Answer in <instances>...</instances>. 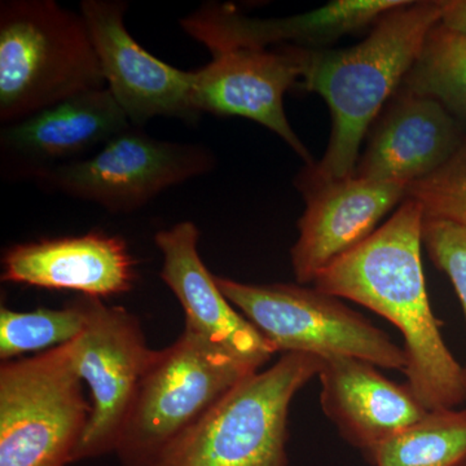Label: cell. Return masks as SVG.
<instances>
[{"instance_id": "obj_1", "label": "cell", "mask_w": 466, "mask_h": 466, "mask_svg": "<svg viewBox=\"0 0 466 466\" xmlns=\"http://www.w3.org/2000/svg\"><path fill=\"white\" fill-rule=\"evenodd\" d=\"M424 208L406 198L367 240L321 269L314 287L372 309L401 333L407 385L426 410L466 406V370L435 318L422 268Z\"/></svg>"}, {"instance_id": "obj_2", "label": "cell", "mask_w": 466, "mask_h": 466, "mask_svg": "<svg viewBox=\"0 0 466 466\" xmlns=\"http://www.w3.org/2000/svg\"><path fill=\"white\" fill-rule=\"evenodd\" d=\"M441 11L443 0H404L386 12L358 45L303 48L299 86L323 97L332 116V131L323 157L305 167L296 186L355 174L361 143L415 66L426 36L440 24Z\"/></svg>"}, {"instance_id": "obj_3", "label": "cell", "mask_w": 466, "mask_h": 466, "mask_svg": "<svg viewBox=\"0 0 466 466\" xmlns=\"http://www.w3.org/2000/svg\"><path fill=\"white\" fill-rule=\"evenodd\" d=\"M106 87L82 14L54 0L2 2V124L23 121L76 95Z\"/></svg>"}, {"instance_id": "obj_4", "label": "cell", "mask_w": 466, "mask_h": 466, "mask_svg": "<svg viewBox=\"0 0 466 466\" xmlns=\"http://www.w3.org/2000/svg\"><path fill=\"white\" fill-rule=\"evenodd\" d=\"M320 367L314 355H281L227 392L150 466H288L291 400Z\"/></svg>"}, {"instance_id": "obj_5", "label": "cell", "mask_w": 466, "mask_h": 466, "mask_svg": "<svg viewBox=\"0 0 466 466\" xmlns=\"http://www.w3.org/2000/svg\"><path fill=\"white\" fill-rule=\"evenodd\" d=\"M258 370L184 328L173 345L156 350L144 372L116 447L121 465L150 466L227 392Z\"/></svg>"}, {"instance_id": "obj_6", "label": "cell", "mask_w": 466, "mask_h": 466, "mask_svg": "<svg viewBox=\"0 0 466 466\" xmlns=\"http://www.w3.org/2000/svg\"><path fill=\"white\" fill-rule=\"evenodd\" d=\"M216 281L276 352L358 358L406 372L404 349L337 297L303 284H248L217 275Z\"/></svg>"}, {"instance_id": "obj_7", "label": "cell", "mask_w": 466, "mask_h": 466, "mask_svg": "<svg viewBox=\"0 0 466 466\" xmlns=\"http://www.w3.org/2000/svg\"><path fill=\"white\" fill-rule=\"evenodd\" d=\"M72 341L0 367V466H67L91 415Z\"/></svg>"}, {"instance_id": "obj_8", "label": "cell", "mask_w": 466, "mask_h": 466, "mask_svg": "<svg viewBox=\"0 0 466 466\" xmlns=\"http://www.w3.org/2000/svg\"><path fill=\"white\" fill-rule=\"evenodd\" d=\"M213 167V153L204 147L156 139L131 126L90 157L52 168L34 182L112 214H131Z\"/></svg>"}, {"instance_id": "obj_9", "label": "cell", "mask_w": 466, "mask_h": 466, "mask_svg": "<svg viewBox=\"0 0 466 466\" xmlns=\"http://www.w3.org/2000/svg\"><path fill=\"white\" fill-rule=\"evenodd\" d=\"M84 330L72 341L76 372L91 391V415L73 462L115 453L144 372L156 350L139 319L118 306L82 296Z\"/></svg>"}, {"instance_id": "obj_10", "label": "cell", "mask_w": 466, "mask_h": 466, "mask_svg": "<svg viewBox=\"0 0 466 466\" xmlns=\"http://www.w3.org/2000/svg\"><path fill=\"white\" fill-rule=\"evenodd\" d=\"M127 8L122 0L81 3L106 88L134 127L156 116L198 121L201 115L193 106V72L168 66L144 50L126 29Z\"/></svg>"}, {"instance_id": "obj_11", "label": "cell", "mask_w": 466, "mask_h": 466, "mask_svg": "<svg viewBox=\"0 0 466 466\" xmlns=\"http://www.w3.org/2000/svg\"><path fill=\"white\" fill-rule=\"evenodd\" d=\"M193 70V106L200 115L241 116L268 128L305 161L315 164L308 147L288 121L284 97L299 84L303 48H240L211 54Z\"/></svg>"}, {"instance_id": "obj_12", "label": "cell", "mask_w": 466, "mask_h": 466, "mask_svg": "<svg viewBox=\"0 0 466 466\" xmlns=\"http://www.w3.org/2000/svg\"><path fill=\"white\" fill-rule=\"evenodd\" d=\"M404 0H333L293 16L258 18L241 14L228 3L210 2L180 20L191 38L211 54L240 48L297 47L321 50L346 34L375 25Z\"/></svg>"}, {"instance_id": "obj_13", "label": "cell", "mask_w": 466, "mask_h": 466, "mask_svg": "<svg viewBox=\"0 0 466 466\" xmlns=\"http://www.w3.org/2000/svg\"><path fill=\"white\" fill-rule=\"evenodd\" d=\"M367 137L355 177L408 187L446 164L466 130L441 101L401 86Z\"/></svg>"}, {"instance_id": "obj_14", "label": "cell", "mask_w": 466, "mask_h": 466, "mask_svg": "<svg viewBox=\"0 0 466 466\" xmlns=\"http://www.w3.org/2000/svg\"><path fill=\"white\" fill-rule=\"evenodd\" d=\"M305 198L299 238L290 251L297 283L312 284L325 267L358 247L407 198L404 184L352 177L297 186Z\"/></svg>"}, {"instance_id": "obj_15", "label": "cell", "mask_w": 466, "mask_h": 466, "mask_svg": "<svg viewBox=\"0 0 466 466\" xmlns=\"http://www.w3.org/2000/svg\"><path fill=\"white\" fill-rule=\"evenodd\" d=\"M131 127L108 88L84 92L0 131L3 171L35 180Z\"/></svg>"}, {"instance_id": "obj_16", "label": "cell", "mask_w": 466, "mask_h": 466, "mask_svg": "<svg viewBox=\"0 0 466 466\" xmlns=\"http://www.w3.org/2000/svg\"><path fill=\"white\" fill-rule=\"evenodd\" d=\"M200 231L193 222H180L159 231L155 242L162 254L159 278L179 300L186 328L217 348L265 366L276 350L226 299L198 254Z\"/></svg>"}, {"instance_id": "obj_17", "label": "cell", "mask_w": 466, "mask_h": 466, "mask_svg": "<svg viewBox=\"0 0 466 466\" xmlns=\"http://www.w3.org/2000/svg\"><path fill=\"white\" fill-rule=\"evenodd\" d=\"M381 368L351 357L321 359L320 404L339 435L368 458L389 438L428 413L412 389Z\"/></svg>"}, {"instance_id": "obj_18", "label": "cell", "mask_w": 466, "mask_h": 466, "mask_svg": "<svg viewBox=\"0 0 466 466\" xmlns=\"http://www.w3.org/2000/svg\"><path fill=\"white\" fill-rule=\"evenodd\" d=\"M2 265L5 283L75 290L95 299L127 293L137 278L124 238L104 232L14 245Z\"/></svg>"}, {"instance_id": "obj_19", "label": "cell", "mask_w": 466, "mask_h": 466, "mask_svg": "<svg viewBox=\"0 0 466 466\" xmlns=\"http://www.w3.org/2000/svg\"><path fill=\"white\" fill-rule=\"evenodd\" d=\"M367 461L373 466H466V407L428 410L380 444Z\"/></svg>"}, {"instance_id": "obj_20", "label": "cell", "mask_w": 466, "mask_h": 466, "mask_svg": "<svg viewBox=\"0 0 466 466\" xmlns=\"http://www.w3.org/2000/svg\"><path fill=\"white\" fill-rule=\"evenodd\" d=\"M401 86L441 101L466 130V36L435 25Z\"/></svg>"}, {"instance_id": "obj_21", "label": "cell", "mask_w": 466, "mask_h": 466, "mask_svg": "<svg viewBox=\"0 0 466 466\" xmlns=\"http://www.w3.org/2000/svg\"><path fill=\"white\" fill-rule=\"evenodd\" d=\"M86 309L78 299L63 309L12 311L0 309V359L16 360L33 351H47L73 341L84 330Z\"/></svg>"}, {"instance_id": "obj_22", "label": "cell", "mask_w": 466, "mask_h": 466, "mask_svg": "<svg viewBox=\"0 0 466 466\" xmlns=\"http://www.w3.org/2000/svg\"><path fill=\"white\" fill-rule=\"evenodd\" d=\"M407 198L420 202L426 218L466 228V137L446 164L408 186Z\"/></svg>"}, {"instance_id": "obj_23", "label": "cell", "mask_w": 466, "mask_h": 466, "mask_svg": "<svg viewBox=\"0 0 466 466\" xmlns=\"http://www.w3.org/2000/svg\"><path fill=\"white\" fill-rule=\"evenodd\" d=\"M422 245L434 265L449 276L466 323V228L449 220L425 217Z\"/></svg>"}, {"instance_id": "obj_24", "label": "cell", "mask_w": 466, "mask_h": 466, "mask_svg": "<svg viewBox=\"0 0 466 466\" xmlns=\"http://www.w3.org/2000/svg\"><path fill=\"white\" fill-rule=\"evenodd\" d=\"M440 24L450 32L466 36V0H443Z\"/></svg>"}]
</instances>
